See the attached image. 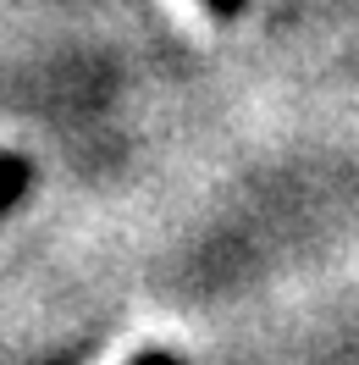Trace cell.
Segmentation results:
<instances>
[{
	"label": "cell",
	"mask_w": 359,
	"mask_h": 365,
	"mask_svg": "<svg viewBox=\"0 0 359 365\" xmlns=\"http://www.w3.org/2000/svg\"><path fill=\"white\" fill-rule=\"evenodd\" d=\"M6 166H11V182H6V205H17V200H23V182H28V160H23V155H11Z\"/></svg>",
	"instance_id": "obj_1"
},
{
	"label": "cell",
	"mask_w": 359,
	"mask_h": 365,
	"mask_svg": "<svg viewBox=\"0 0 359 365\" xmlns=\"http://www.w3.org/2000/svg\"><path fill=\"white\" fill-rule=\"evenodd\" d=\"M204 6H210L216 17H238V11H244V0H204Z\"/></svg>",
	"instance_id": "obj_2"
}]
</instances>
